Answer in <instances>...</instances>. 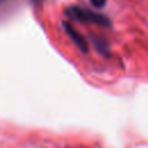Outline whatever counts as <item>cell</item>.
I'll return each mask as SVG.
<instances>
[{
  "label": "cell",
  "mask_w": 148,
  "mask_h": 148,
  "mask_svg": "<svg viewBox=\"0 0 148 148\" xmlns=\"http://www.w3.org/2000/svg\"><path fill=\"white\" fill-rule=\"evenodd\" d=\"M94 43H95L96 49H97L101 53H104V54H105V53H108V44H106V42H105V40L94 38Z\"/></svg>",
  "instance_id": "obj_3"
},
{
  "label": "cell",
  "mask_w": 148,
  "mask_h": 148,
  "mask_svg": "<svg viewBox=\"0 0 148 148\" xmlns=\"http://www.w3.org/2000/svg\"><path fill=\"white\" fill-rule=\"evenodd\" d=\"M62 27H64V30L65 32L68 35V37L71 38V40L79 47V50L81 52H88V43L84 38V36L82 34H80L69 22H64L62 23Z\"/></svg>",
  "instance_id": "obj_2"
},
{
  "label": "cell",
  "mask_w": 148,
  "mask_h": 148,
  "mask_svg": "<svg viewBox=\"0 0 148 148\" xmlns=\"http://www.w3.org/2000/svg\"><path fill=\"white\" fill-rule=\"evenodd\" d=\"M90 3L92 5L94 8H96V9H101V8H103V7L105 6L106 0H90Z\"/></svg>",
  "instance_id": "obj_4"
},
{
  "label": "cell",
  "mask_w": 148,
  "mask_h": 148,
  "mask_svg": "<svg viewBox=\"0 0 148 148\" xmlns=\"http://www.w3.org/2000/svg\"><path fill=\"white\" fill-rule=\"evenodd\" d=\"M66 15L73 20L80 21V22H89V23H95L102 27H110L111 22L110 20L97 12L90 10L88 8L79 7V6H72L66 9Z\"/></svg>",
  "instance_id": "obj_1"
}]
</instances>
